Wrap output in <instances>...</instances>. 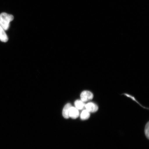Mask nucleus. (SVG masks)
<instances>
[{
  "mask_svg": "<svg viewBox=\"0 0 149 149\" xmlns=\"http://www.w3.org/2000/svg\"><path fill=\"white\" fill-rule=\"evenodd\" d=\"M74 105L75 107L78 110H81L85 107V104L84 102L81 100H77L74 102Z\"/></svg>",
  "mask_w": 149,
  "mask_h": 149,
  "instance_id": "0eeeda50",
  "label": "nucleus"
},
{
  "mask_svg": "<svg viewBox=\"0 0 149 149\" xmlns=\"http://www.w3.org/2000/svg\"><path fill=\"white\" fill-rule=\"evenodd\" d=\"M72 107L70 103H68L63 108L62 114L63 117L65 118L68 119L69 118L70 111L71 107Z\"/></svg>",
  "mask_w": 149,
  "mask_h": 149,
  "instance_id": "20e7f679",
  "label": "nucleus"
},
{
  "mask_svg": "<svg viewBox=\"0 0 149 149\" xmlns=\"http://www.w3.org/2000/svg\"><path fill=\"white\" fill-rule=\"evenodd\" d=\"M145 134L147 138L149 139V123L148 122L146 125L145 128Z\"/></svg>",
  "mask_w": 149,
  "mask_h": 149,
  "instance_id": "1a4fd4ad",
  "label": "nucleus"
},
{
  "mask_svg": "<svg viewBox=\"0 0 149 149\" xmlns=\"http://www.w3.org/2000/svg\"><path fill=\"white\" fill-rule=\"evenodd\" d=\"M86 110L89 113H95L98 111V107L97 105L93 102H89L85 105Z\"/></svg>",
  "mask_w": 149,
  "mask_h": 149,
  "instance_id": "7ed1b4c3",
  "label": "nucleus"
},
{
  "mask_svg": "<svg viewBox=\"0 0 149 149\" xmlns=\"http://www.w3.org/2000/svg\"><path fill=\"white\" fill-rule=\"evenodd\" d=\"M93 96V93L90 91H84L81 94V100L84 102L88 101L92 99Z\"/></svg>",
  "mask_w": 149,
  "mask_h": 149,
  "instance_id": "f03ea898",
  "label": "nucleus"
},
{
  "mask_svg": "<svg viewBox=\"0 0 149 149\" xmlns=\"http://www.w3.org/2000/svg\"><path fill=\"white\" fill-rule=\"evenodd\" d=\"M90 116V113L86 109L82 112L81 115V118L82 120H85L88 119Z\"/></svg>",
  "mask_w": 149,
  "mask_h": 149,
  "instance_id": "6e6552de",
  "label": "nucleus"
},
{
  "mask_svg": "<svg viewBox=\"0 0 149 149\" xmlns=\"http://www.w3.org/2000/svg\"><path fill=\"white\" fill-rule=\"evenodd\" d=\"M125 95L127 97L130 98H131L132 100H134V101L135 102H136L137 104H139V105L141 106V107H142L143 108H145V107H143V106L141 105L139 103V102L137 101L136 100V98L134 97V96H131V95H130L129 94H125Z\"/></svg>",
  "mask_w": 149,
  "mask_h": 149,
  "instance_id": "9d476101",
  "label": "nucleus"
},
{
  "mask_svg": "<svg viewBox=\"0 0 149 149\" xmlns=\"http://www.w3.org/2000/svg\"><path fill=\"white\" fill-rule=\"evenodd\" d=\"M5 30L0 26V40L2 42H7L8 41V38Z\"/></svg>",
  "mask_w": 149,
  "mask_h": 149,
  "instance_id": "423d86ee",
  "label": "nucleus"
},
{
  "mask_svg": "<svg viewBox=\"0 0 149 149\" xmlns=\"http://www.w3.org/2000/svg\"><path fill=\"white\" fill-rule=\"evenodd\" d=\"M70 117L72 119H76L79 116V110L75 107H71L69 113Z\"/></svg>",
  "mask_w": 149,
  "mask_h": 149,
  "instance_id": "39448f33",
  "label": "nucleus"
},
{
  "mask_svg": "<svg viewBox=\"0 0 149 149\" xmlns=\"http://www.w3.org/2000/svg\"><path fill=\"white\" fill-rule=\"evenodd\" d=\"M13 16L5 13H2L0 14V26L5 31L9 29L10 23L14 20Z\"/></svg>",
  "mask_w": 149,
  "mask_h": 149,
  "instance_id": "f257e3e1",
  "label": "nucleus"
}]
</instances>
